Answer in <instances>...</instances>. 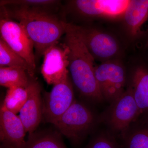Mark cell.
Masks as SVG:
<instances>
[{
	"label": "cell",
	"instance_id": "obj_15",
	"mask_svg": "<svg viewBox=\"0 0 148 148\" xmlns=\"http://www.w3.org/2000/svg\"><path fill=\"white\" fill-rule=\"evenodd\" d=\"M125 23L136 35L148 18V0H130L124 13Z\"/></svg>",
	"mask_w": 148,
	"mask_h": 148
},
{
	"label": "cell",
	"instance_id": "obj_13",
	"mask_svg": "<svg viewBox=\"0 0 148 148\" xmlns=\"http://www.w3.org/2000/svg\"><path fill=\"white\" fill-rule=\"evenodd\" d=\"M119 138L122 148H148V115L139 117Z\"/></svg>",
	"mask_w": 148,
	"mask_h": 148
},
{
	"label": "cell",
	"instance_id": "obj_7",
	"mask_svg": "<svg viewBox=\"0 0 148 148\" xmlns=\"http://www.w3.org/2000/svg\"><path fill=\"white\" fill-rule=\"evenodd\" d=\"M75 101L73 85L69 77L53 85L50 92L45 94L43 117L46 121L54 125Z\"/></svg>",
	"mask_w": 148,
	"mask_h": 148
},
{
	"label": "cell",
	"instance_id": "obj_18",
	"mask_svg": "<svg viewBox=\"0 0 148 148\" xmlns=\"http://www.w3.org/2000/svg\"><path fill=\"white\" fill-rule=\"evenodd\" d=\"M23 148H67L57 134L49 132H33L29 134Z\"/></svg>",
	"mask_w": 148,
	"mask_h": 148
},
{
	"label": "cell",
	"instance_id": "obj_22",
	"mask_svg": "<svg viewBox=\"0 0 148 148\" xmlns=\"http://www.w3.org/2000/svg\"><path fill=\"white\" fill-rule=\"evenodd\" d=\"M145 48L146 49H148V38L147 40V42H146Z\"/></svg>",
	"mask_w": 148,
	"mask_h": 148
},
{
	"label": "cell",
	"instance_id": "obj_20",
	"mask_svg": "<svg viewBox=\"0 0 148 148\" xmlns=\"http://www.w3.org/2000/svg\"><path fill=\"white\" fill-rule=\"evenodd\" d=\"M59 3V1L55 0H2L0 2V5L1 6H12L50 11L51 8L58 6Z\"/></svg>",
	"mask_w": 148,
	"mask_h": 148
},
{
	"label": "cell",
	"instance_id": "obj_1",
	"mask_svg": "<svg viewBox=\"0 0 148 148\" xmlns=\"http://www.w3.org/2000/svg\"><path fill=\"white\" fill-rule=\"evenodd\" d=\"M1 9L24 27L34 43L36 62L65 34V21L50 11L18 7L1 6Z\"/></svg>",
	"mask_w": 148,
	"mask_h": 148
},
{
	"label": "cell",
	"instance_id": "obj_17",
	"mask_svg": "<svg viewBox=\"0 0 148 148\" xmlns=\"http://www.w3.org/2000/svg\"><path fill=\"white\" fill-rule=\"evenodd\" d=\"M0 66L12 67L24 69L31 77L35 71L24 58L11 48L5 42L0 38Z\"/></svg>",
	"mask_w": 148,
	"mask_h": 148
},
{
	"label": "cell",
	"instance_id": "obj_5",
	"mask_svg": "<svg viewBox=\"0 0 148 148\" xmlns=\"http://www.w3.org/2000/svg\"><path fill=\"white\" fill-rule=\"evenodd\" d=\"M0 38L21 56L35 71L36 59L34 44L24 27L1 9Z\"/></svg>",
	"mask_w": 148,
	"mask_h": 148
},
{
	"label": "cell",
	"instance_id": "obj_12",
	"mask_svg": "<svg viewBox=\"0 0 148 148\" xmlns=\"http://www.w3.org/2000/svg\"><path fill=\"white\" fill-rule=\"evenodd\" d=\"M43 102L41 96V87L38 82L31 80L29 85V95L18 115L26 132H34L42 117Z\"/></svg>",
	"mask_w": 148,
	"mask_h": 148
},
{
	"label": "cell",
	"instance_id": "obj_6",
	"mask_svg": "<svg viewBox=\"0 0 148 148\" xmlns=\"http://www.w3.org/2000/svg\"><path fill=\"white\" fill-rule=\"evenodd\" d=\"M69 53L66 44L58 41L46 50L41 72L48 84L53 86L69 77Z\"/></svg>",
	"mask_w": 148,
	"mask_h": 148
},
{
	"label": "cell",
	"instance_id": "obj_9",
	"mask_svg": "<svg viewBox=\"0 0 148 148\" xmlns=\"http://www.w3.org/2000/svg\"><path fill=\"white\" fill-rule=\"evenodd\" d=\"M69 25L94 58L108 59L117 52L118 44L111 35L90 27Z\"/></svg>",
	"mask_w": 148,
	"mask_h": 148
},
{
	"label": "cell",
	"instance_id": "obj_11",
	"mask_svg": "<svg viewBox=\"0 0 148 148\" xmlns=\"http://www.w3.org/2000/svg\"><path fill=\"white\" fill-rule=\"evenodd\" d=\"M24 125L18 116L6 109L0 108V140L1 145L6 148H23L26 141Z\"/></svg>",
	"mask_w": 148,
	"mask_h": 148
},
{
	"label": "cell",
	"instance_id": "obj_23",
	"mask_svg": "<svg viewBox=\"0 0 148 148\" xmlns=\"http://www.w3.org/2000/svg\"><path fill=\"white\" fill-rule=\"evenodd\" d=\"M1 148H6L4 147H3V146L1 145Z\"/></svg>",
	"mask_w": 148,
	"mask_h": 148
},
{
	"label": "cell",
	"instance_id": "obj_14",
	"mask_svg": "<svg viewBox=\"0 0 148 148\" xmlns=\"http://www.w3.org/2000/svg\"><path fill=\"white\" fill-rule=\"evenodd\" d=\"M129 87L139 111V116L148 115V66L140 65L132 73Z\"/></svg>",
	"mask_w": 148,
	"mask_h": 148
},
{
	"label": "cell",
	"instance_id": "obj_2",
	"mask_svg": "<svg viewBox=\"0 0 148 148\" xmlns=\"http://www.w3.org/2000/svg\"><path fill=\"white\" fill-rule=\"evenodd\" d=\"M64 43L69 47V71L80 95L94 103L105 101L95 76L94 57L82 40L65 21Z\"/></svg>",
	"mask_w": 148,
	"mask_h": 148
},
{
	"label": "cell",
	"instance_id": "obj_4",
	"mask_svg": "<svg viewBox=\"0 0 148 148\" xmlns=\"http://www.w3.org/2000/svg\"><path fill=\"white\" fill-rule=\"evenodd\" d=\"M139 116L138 106L132 90L128 87L120 96L110 103L99 115V120L117 138Z\"/></svg>",
	"mask_w": 148,
	"mask_h": 148
},
{
	"label": "cell",
	"instance_id": "obj_3",
	"mask_svg": "<svg viewBox=\"0 0 148 148\" xmlns=\"http://www.w3.org/2000/svg\"><path fill=\"white\" fill-rule=\"evenodd\" d=\"M99 123V115L87 105L75 100L54 125L62 135L77 144Z\"/></svg>",
	"mask_w": 148,
	"mask_h": 148
},
{
	"label": "cell",
	"instance_id": "obj_8",
	"mask_svg": "<svg viewBox=\"0 0 148 148\" xmlns=\"http://www.w3.org/2000/svg\"><path fill=\"white\" fill-rule=\"evenodd\" d=\"M95 76L104 100L110 103L125 90V71L117 63L106 62L96 66Z\"/></svg>",
	"mask_w": 148,
	"mask_h": 148
},
{
	"label": "cell",
	"instance_id": "obj_16",
	"mask_svg": "<svg viewBox=\"0 0 148 148\" xmlns=\"http://www.w3.org/2000/svg\"><path fill=\"white\" fill-rule=\"evenodd\" d=\"M26 71L20 68L0 67V85L9 88L14 86L27 87L32 79Z\"/></svg>",
	"mask_w": 148,
	"mask_h": 148
},
{
	"label": "cell",
	"instance_id": "obj_21",
	"mask_svg": "<svg viewBox=\"0 0 148 148\" xmlns=\"http://www.w3.org/2000/svg\"><path fill=\"white\" fill-rule=\"evenodd\" d=\"M86 148H122L117 138L107 129L101 130L90 140Z\"/></svg>",
	"mask_w": 148,
	"mask_h": 148
},
{
	"label": "cell",
	"instance_id": "obj_10",
	"mask_svg": "<svg viewBox=\"0 0 148 148\" xmlns=\"http://www.w3.org/2000/svg\"><path fill=\"white\" fill-rule=\"evenodd\" d=\"M128 0H76L70 1V9L86 16L116 17L124 14Z\"/></svg>",
	"mask_w": 148,
	"mask_h": 148
},
{
	"label": "cell",
	"instance_id": "obj_19",
	"mask_svg": "<svg viewBox=\"0 0 148 148\" xmlns=\"http://www.w3.org/2000/svg\"><path fill=\"white\" fill-rule=\"evenodd\" d=\"M29 85L27 87L14 86L8 88L2 105L15 114L19 113L29 97Z\"/></svg>",
	"mask_w": 148,
	"mask_h": 148
}]
</instances>
